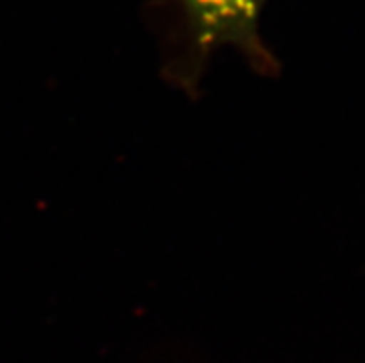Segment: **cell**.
<instances>
[{"label":"cell","instance_id":"6da1fadb","mask_svg":"<svg viewBox=\"0 0 365 363\" xmlns=\"http://www.w3.org/2000/svg\"><path fill=\"white\" fill-rule=\"evenodd\" d=\"M265 2L178 0L182 34L167 56V78L185 93H195L210 58L221 46L236 48L258 73H273L277 63L259 37V15Z\"/></svg>","mask_w":365,"mask_h":363}]
</instances>
